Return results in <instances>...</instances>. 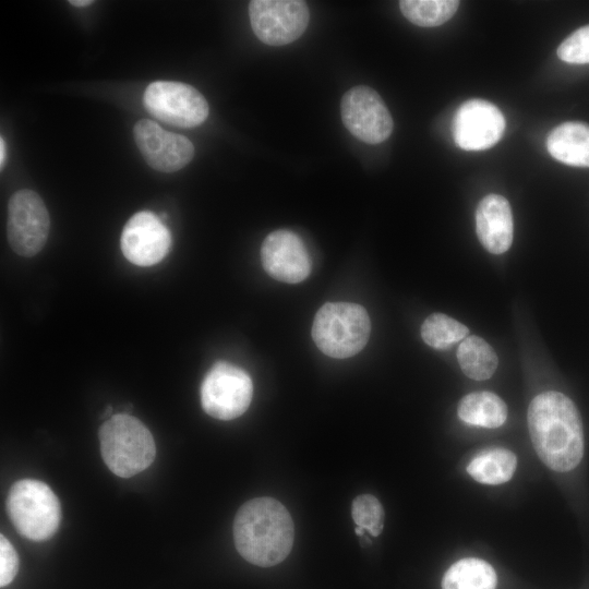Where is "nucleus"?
Instances as JSON below:
<instances>
[{
	"instance_id": "3",
	"label": "nucleus",
	"mask_w": 589,
	"mask_h": 589,
	"mask_svg": "<svg viewBox=\"0 0 589 589\" xmlns=\"http://www.w3.org/2000/svg\"><path fill=\"white\" fill-rule=\"evenodd\" d=\"M98 437L106 466L120 478L142 472L155 459L156 446L151 431L128 413L108 418L99 428Z\"/></svg>"
},
{
	"instance_id": "23",
	"label": "nucleus",
	"mask_w": 589,
	"mask_h": 589,
	"mask_svg": "<svg viewBox=\"0 0 589 589\" xmlns=\"http://www.w3.org/2000/svg\"><path fill=\"white\" fill-rule=\"evenodd\" d=\"M351 515L357 527L377 537L384 527V509L380 501L370 494L357 496L352 502Z\"/></svg>"
},
{
	"instance_id": "24",
	"label": "nucleus",
	"mask_w": 589,
	"mask_h": 589,
	"mask_svg": "<svg viewBox=\"0 0 589 589\" xmlns=\"http://www.w3.org/2000/svg\"><path fill=\"white\" fill-rule=\"evenodd\" d=\"M557 56L568 63H589V24L566 37L557 48Z\"/></svg>"
},
{
	"instance_id": "16",
	"label": "nucleus",
	"mask_w": 589,
	"mask_h": 589,
	"mask_svg": "<svg viewBox=\"0 0 589 589\" xmlns=\"http://www.w3.org/2000/svg\"><path fill=\"white\" fill-rule=\"evenodd\" d=\"M546 147L556 160L575 167H589V124L564 122L548 136Z\"/></svg>"
},
{
	"instance_id": "2",
	"label": "nucleus",
	"mask_w": 589,
	"mask_h": 589,
	"mask_svg": "<svg viewBox=\"0 0 589 589\" xmlns=\"http://www.w3.org/2000/svg\"><path fill=\"white\" fill-rule=\"evenodd\" d=\"M293 538L292 518L287 508L275 498L250 500L236 514V549L254 565L268 567L283 562L291 551Z\"/></svg>"
},
{
	"instance_id": "9",
	"label": "nucleus",
	"mask_w": 589,
	"mask_h": 589,
	"mask_svg": "<svg viewBox=\"0 0 589 589\" xmlns=\"http://www.w3.org/2000/svg\"><path fill=\"white\" fill-rule=\"evenodd\" d=\"M249 16L256 37L269 46L294 41L310 21L306 3L299 0H252Z\"/></svg>"
},
{
	"instance_id": "14",
	"label": "nucleus",
	"mask_w": 589,
	"mask_h": 589,
	"mask_svg": "<svg viewBox=\"0 0 589 589\" xmlns=\"http://www.w3.org/2000/svg\"><path fill=\"white\" fill-rule=\"evenodd\" d=\"M264 269L275 279L287 284L304 280L311 272L310 255L302 240L289 230L271 232L262 243Z\"/></svg>"
},
{
	"instance_id": "17",
	"label": "nucleus",
	"mask_w": 589,
	"mask_h": 589,
	"mask_svg": "<svg viewBox=\"0 0 589 589\" xmlns=\"http://www.w3.org/2000/svg\"><path fill=\"white\" fill-rule=\"evenodd\" d=\"M457 413L468 424L494 429L506 421L507 407L502 398L491 392H476L460 399Z\"/></svg>"
},
{
	"instance_id": "21",
	"label": "nucleus",
	"mask_w": 589,
	"mask_h": 589,
	"mask_svg": "<svg viewBox=\"0 0 589 589\" xmlns=\"http://www.w3.org/2000/svg\"><path fill=\"white\" fill-rule=\"evenodd\" d=\"M456 0H402L399 8L404 16L414 25L434 27L444 24L456 13Z\"/></svg>"
},
{
	"instance_id": "4",
	"label": "nucleus",
	"mask_w": 589,
	"mask_h": 589,
	"mask_svg": "<svg viewBox=\"0 0 589 589\" xmlns=\"http://www.w3.org/2000/svg\"><path fill=\"white\" fill-rule=\"evenodd\" d=\"M371 332L365 309L356 303L324 304L316 313L312 337L317 348L333 358L352 357L363 349Z\"/></svg>"
},
{
	"instance_id": "5",
	"label": "nucleus",
	"mask_w": 589,
	"mask_h": 589,
	"mask_svg": "<svg viewBox=\"0 0 589 589\" xmlns=\"http://www.w3.org/2000/svg\"><path fill=\"white\" fill-rule=\"evenodd\" d=\"M5 504L14 528L26 539L45 541L58 530L60 502L46 483L34 479L16 481L9 491Z\"/></svg>"
},
{
	"instance_id": "22",
	"label": "nucleus",
	"mask_w": 589,
	"mask_h": 589,
	"mask_svg": "<svg viewBox=\"0 0 589 589\" xmlns=\"http://www.w3.org/2000/svg\"><path fill=\"white\" fill-rule=\"evenodd\" d=\"M468 333L466 325L443 313L431 314L421 326V337L424 342L440 350L448 349L461 341Z\"/></svg>"
},
{
	"instance_id": "20",
	"label": "nucleus",
	"mask_w": 589,
	"mask_h": 589,
	"mask_svg": "<svg viewBox=\"0 0 589 589\" xmlns=\"http://www.w3.org/2000/svg\"><path fill=\"white\" fill-rule=\"evenodd\" d=\"M457 360L461 371L470 378H490L497 368L494 349L481 337L471 335L464 338L457 349Z\"/></svg>"
},
{
	"instance_id": "8",
	"label": "nucleus",
	"mask_w": 589,
	"mask_h": 589,
	"mask_svg": "<svg viewBox=\"0 0 589 589\" xmlns=\"http://www.w3.org/2000/svg\"><path fill=\"white\" fill-rule=\"evenodd\" d=\"M149 113L157 119L180 128H193L208 116V104L193 86L171 81L151 83L143 96Z\"/></svg>"
},
{
	"instance_id": "25",
	"label": "nucleus",
	"mask_w": 589,
	"mask_h": 589,
	"mask_svg": "<svg viewBox=\"0 0 589 589\" xmlns=\"http://www.w3.org/2000/svg\"><path fill=\"white\" fill-rule=\"evenodd\" d=\"M19 570V556L10 541L0 536V586L10 585Z\"/></svg>"
},
{
	"instance_id": "11",
	"label": "nucleus",
	"mask_w": 589,
	"mask_h": 589,
	"mask_svg": "<svg viewBox=\"0 0 589 589\" xmlns=\"http://www.w3.org/2000/svg\"><path fill=\"white\" fill-rule=\"evenodd\" d=\"M505 130L501 110L484 99L462 103L453 120L455 143L465 151H484L496 144Z\"/></svg>"
},
{
	"instance_id": "12",
	"label": "nucleus",
	"mask_w": 589,
	"mask_h": 589,
	"mask_svg": "<svg viewBox=\"0 0 589 589\" xmlns=\"http://www.w3.org/2000/svg\"><path fill=\"white\" fill-rule=\"evenodd\" d=\"M134 140L146 163L157 171H178L194 156V146L188 137L166 131L149 119L136 122Z\"/></svg>"
},
{
	"instance_id": "6",
	"label": "nucleus",
	"mask_w": 589,
	"mask_h": 589,
	"mask_svg": "<svg viewBox=\"0 0 589 589\" xmlns=\"http://www.w3.org/2000/svg\"><path fill=\"white\" fill-rule=\"evenodd\" d=\"M252 395L250 375L225 361L216 362L201 385L202 407L208 416L218 420H232L243 414Z\"/></svg>"
},
{
	"instance_id": "13",
	"label": "nucleus",
	"mask_w": 589,
	"mask_h": 589,
	"mask_svg": "<svg viewBox=\"0 0 589 589\" xmlns=\"http://www.w3.org/2000/svg\"><path fill=\"white\" fill-rule=\"evenodd\" d=\"M120 247L132 264L152 266L169 252L171 235L157 215L143 211L134 214L124 225Z\"/></svg>"
},
{
	"instance_id": "19",
	"label": "nucleus",
	"mask_w": 589,
	"mask_h": 589,
	"mask_svg": "<svg viewBox=\"0 0 589 589\" xmlns=\"http://www.w3.org/2000/svg\"><path fill=\"white\" fill-rule=\"evenodd\" d=\"M497 577L485 561L467 557L454 563L444 574L442 589H495Z\"/></svg>"
},
{
	"instance_id": "10",
	"label": "nucleus",
	"mask_w": 589,
	"mask_h": 589,
	"mask_svg": "<svg viewBox=\"0 0 589 589\" xmlns=\"http://www.w3.org/2000/svg\"><path fill=\"white\" fill-rule=\"evenodd\" d=\"M340 113L346 129L364 143H382L393 131L394 123L386 105L369 86L358 85L346 92Z\"/></svg>"
},
{
	"instance_id": "18",
	"label": "nucleus",
	"mask_w": 589,
	"mask_h": 589,
	"mask_svg": "<svg viewBox=\"0 0 589 589\" xmlns=\"http://www.w3.org/2000/svg\"><path fill=\"white\" fill-rule=\"evenodd\" d=\"M517 465L515 454L505 448H489L477 454L467 472L483 484H502L510 480Z\"/></svg>"
},
{
	"instance_id": "1",
	"label": "nucleus",
	"mask_w": 589,
	"mask_h": 589,
	"mask_svg": "<svg viewBox=\"0 0 589 589\" xmlns=\"http://www.w3.org/2000/svg\"><path fill=\"white\" fill-rule=\"evenodd\" d=\"M527 420L533 448L545 466L558 472L578 466L584 456L582 422L567 396L554 390L537 395Z\"/></svg>"
},
{
	"instance_id": "27",
	"label": "nucleus",
	"mask_w": 589,
	"mask_h": 589,
	"mask_svg": "<svg viewBox=\"0 0 589 589\" xmlns=\"http://www.w3.org/2000/svg\"><path fill=\"white\" fill-rule=\"evenodd\" d=\"M94 1L92 0H71L69 1L70 4L79 8L87 7L92 4Z\"/></svg>"
},
{
	"instance_id": "15",
	"label": "nucleus",
	"mask_w": 589,
	"mask_h": 589,
	"mask_svg": "<svg viewBox=\"0 0 589 589\" xmlns=\"http://www.w3.org/2000/svg\"><path fill=\"white\" fill-rule=\"evenodd\" d=\"M477 236L492 254L506 252L513 242L514 221L508 201L498 194L484 196L476 212Z\"/></svg>"
},
{
	"instance_id": "26",
	"label": "nucleus",
	"mask_w": 589,
	"mask_h": 589,
	"mask_svg": "<svg viewBox=\"0 0 589 589\" xmlns=\"http://www.w3.org/2000/svg\"><path fill=\"white\" fill-rule=\"evenodd\" d=\"M4 160H5V143L3 139L1 137L0 139V167L1 169L3 168Z\"/></svg>"
},
{
	"instance_id": "7",
	"label": "nucleus",
	"mask_w": 589,
	"mask_h": 589,
	"mask_svg": "<svg viewBox=\"0 0 589 589\" xmlns=\"http://www.w3.org/2000/svg\"><path fill=\"white\" fill-rule=\"evenodd\" d=\"M50 219L41 197L29 189L16 191L8 203L7 237L19 255L32 257L44 248Z\"/></svg>"
}]
</instances>
